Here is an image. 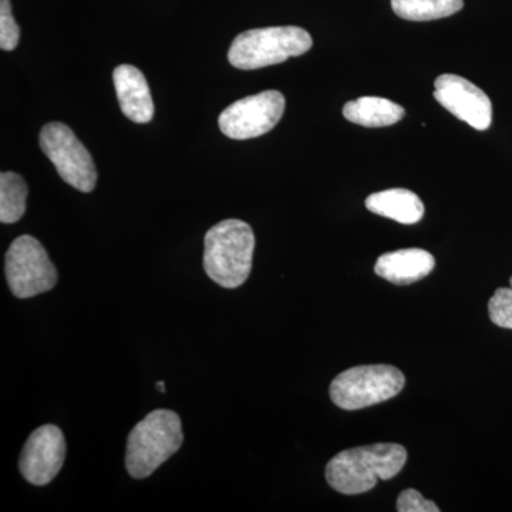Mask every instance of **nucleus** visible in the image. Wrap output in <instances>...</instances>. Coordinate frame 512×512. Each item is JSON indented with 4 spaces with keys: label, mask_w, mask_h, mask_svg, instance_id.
Here are the masks:
<instances>
[{
    "label": "nucleus",
    "mask_w": 512,
    "mask_h": 512,
    "mask_svg": "<svg viewBox=\"0 0 512 512\" xmlns=\"http://www.w3.org/2000/svg\"><path fill=\"white\" fill-rule=\"evenodd\" d=\"M28 185L16 173L0 174V222L15 224L25 215Z\"/></svg>",
    "instance_id": "dca6fc26"
},
{
    "label": "nucleus",
    "mask_w": 512,
    "mask_h": 512,
    "mask_svg": "<svg viewBox=\"0 0 512 512\" xmlns=\"http://www.w3.org/2000/svg\"><path fill=\"white\" fill-rule=\"evenodd\" d=\"M366 208L380 217L406 225L417 224L424 215V204L419 195L404 188H392L369 195Z\"/></svg>",
    "instance_id": "ddd939ff"
},
{
    "label": "nucleus",
    "mask_w": 512,
    "mask_h": 512,
    "mask_svg": "<svg viewBox=\"0 0 512 512\" xmlns=\"http://www.w3.org/2000/svg\"><path fill=\"white\" fill-rule=\"evenodd\" d=\"M343 116L350 123L363 127L393 126L406 116V110L392 100L383 97H360L343 107Z\"/></svg>",
    "instance_id": "4468645a"
},
{
    "label": "nucleus",
    "mask_w": 512,
    "mask_h": 512,
    "mask_svg": "<svg viewBox=\"0 0 512 512\" xmlns=\"http://www.w3.org/2000/svg\"><path fill=\"white\" fill-rule=\"evenodd\" d=\"M436 259L430 252L419 248L400 249L379 256L375 272L394 285H412L431 274Z\"/></svg>",
    "instance_id": "f8f14e48"
},
{
    "label": "nucleus",
    "mask_w": 512,
    "mask_h": 512,
    "mask_svg": "<svg viewBox=\"0 0 512 512\" xmlns=\"http://www.w3.org/2000/svg\"><path fill=\"white\" fill-rule=\"evenodd\" d=\"M113 83L124 116L133 123H150L156 109L143 72L131 64H121L114 69Z\"/></svg>",
    "instance_id": "9b49d317"
},
{
    "label": "nucleus",
    "mask_w": 512,
    "mask_h": 512,
    "mask_svg": "<svg viewBox=\"0 0 512 512\" xmlns=\"http://www.w3.org/2000/svg\"><path fill=\"white\" fill-rule=\"evenodd\" d=\"M183 441L180 416L171 410H154L128 436V474L137 480L150 477L161 464L180 450Z\"/></svg>",
    "instance_id": "7ed1b4c3"
},
{
    "label": "nucleus",
    "mask_w": 512,
    "mask_h": 512,
    "mask_svg": "<svg viewBox=\"0 0 512 512\" xmlns=\"http://www.w3.org/2000/svg\"><path fill=\"white\" fill-rule=\"evenodd\" d=\"M66 458V440L55 424H45L30 434L22 454L19 468L26 481L33 485H46L60 473Z\"/></svg>",
    "instance_id": "9d476101"
},
{
    "label": "nucleus",
    "mask_w": 512,
    "mask_h": 512,
    "mask_svg": "<svg viewBox=\"0 0 512 512\" xmlns=\"http://www.w3.org/2000/svg\"><path fill=\"white\" fill-rule=\"evenodd\" d=\"M404 384L406 377L394 366L352 367L330 384V399L340 409L353 412L393 399L402 392Z\"/></svg>",
    "instance_id": "39448f33"
},
{
    "label": "nucleus",
    "mask_w": 512,
    "mask_h": 512,
    "mask_svg": "<svg viewBox=\"0 0 512 512\" xmlns=\"http://www.w3.org/2000/svg\"><path fill=\"white\" fill-rule=\"evenodd\" d=\"M40 148L55 165L60 178L82 192H92L97 184V170L92 154L63 123H49L40 131Z\"/></svg>",
    "instance_id": "0eeeda50"
},
{
    "label": "nucleus",
    "mask_w": 512,
    "mask_h": 512,
    "mask_svg": "<svg viewBox=\"0 0 512 512\" xmlns=\"http://www.w3.org/2000/svg\"><path fill=\"white\" fill-rule=\"evenodd\" d=\"M255 235L241 220L218 222L204 238V269L215 284L235 289L251 274Z\"/></svg>",
    "instance_id": "f03ea898"
},
{
    "label": "nucleus",
    "mask_w": 512,
    "mask_h": 512,
    "mask_svg": "<svg viewBox=\"0 0 512 512\" xmlns=\"http://www.w3.org/2000/svg\"><path fill=\"white\" fill-rule=\"evenodd\" d=\"M406 461L407 450L400 444L377 443L342 451L329 461L325 476L340 494H365L377 481L396 477Z\"/></svg>",
    "instance_id": "f257e3e1"
},
{
    "label": "nucleus",
    "mask_w": 512,
    "mask_h": 512,
    "mask_svg": "<svg viewBox=\"0 0 512 512\" xmlns=\"http://www.w3.org/2000/svg\"><path fill=\"white\" fill-rule=\"evenodd\" d=\"M285 111L284 94L268 90L245 97L222 111L220 130L232 140H249L269 133Z\"/></svg>",
    "instance_id": "6e6552de"
},
{
    "label": "nucleus",
    "mask_w": 512,
    "mask_h": 512,
    "mask_svg": "<svg viewBox=\"0 0 512 512\" xmlns=\"http://www.w3.org/2000/svg\"><path fill=\"white\" fill-rule=\"evenodd\" d=\"M510 285H511V288H512V276H511V279H510Z\"/></svg>",
    "instance_id": "412c9836"
},
{
    "label": "nucleus",
    "mask_w": 512,
    "mask_h": 512,
    "mask_svg": "<svg viewBox=\"0 0 512 512\" xmlns=\"http://www.w3.org/2000/svg\"><path fill=\"white\" fill-rule=\"evenodd\" d=\"M20 30L13 19L10 0H0V49L12 52L19 45Z\"/></svg>",
    "instance_id": "a211bd4d"
},
{
    "label": "nucleus",
    "mask_w": 512,
    "mask_h": 512,
    "mask_svg": "<svg viewBox=\"0 0 512 512\" xmlns=\"http://www.w3.org/2000/svg\"><path fill=\"white\" fill-rule=\"evenodd\" d=\"M434 87L436 100L458 120L478 131L487 130L491 126L493 104L476 84L456 74H441Z\"/></svg>",
    "instance_id": "1a4fd4ad"
},
{
    "label": "nucleus",
    "mask_w": 512,
    "mask_h": 512,
    "mask_svg": "<svg viewBox=\"0 0 512 512\" xmlns=\"http://www.w3.org/2000/svg\"><path fill=\"white\" fill-rule=\"evenodd\" d=\"M158 389L161 390V393H165V383L164 382H157Z\"/></svg>",
    "instance_id": "aec40b11"
},
{
    "label": "nucleus",
    "mask_w": 512,
    "mask_h": 512,
    "mask_svg": "<svg viewBox=\"0 0 512 512\" xmlns=\"http://www.w3.org/2000/svg\"><path fill=\"white\" fill-rule=\"evenodd\" d=\"M5 274L10 291L19 299L52 291L57 284L55 265L45 247L30 235H22L10 244L5 258Z\"/></svg>",
    "instance_id": "423d86ee"
},
{
    "label": "nucleus",
    "mask_w": 512,
    "mask_h": 512,
    "mask_svg": "<svg viewBox=\"0 0 512 512\" xmlns=\"http://www.w3.org/2000/svg\"><path fill=\"white\" fill-rule=\"evenodd\" d=\"M397 511L399 512H440L433 501L426 500L417 490L409 488L404 490L397 498Z\"/></svg>",
    "instance_id": "6ab92c4d"
},
{
    "label": "nucleus",
    "mask_w": 512,
    "mask_h": 512,
    "mask_svg": "<svg viewBox=\"0 0 512 512\" xmlns=\"http://www.w3.org/2000/svg\"><path fill=\"white\" fill-rule=\"evenodd\" d=\"M312 45L311 35L298 26L252 29L235 37L228 60L235 69H262L305 55Z\"/></svg>",
    "instance_id": "20e7f679"
},
{
    "label": "nucleus",
    "mask_w": 512,
    "mask_h": 512,
    "mask_svg": "<svg viewBox=\"0 0 512 512\" xmlns=\"http://www.w3.org/2000/svg\"><path fill=\"white\" fill-rule=\"evenodd\" d=\"M463 8L464 0H392L393 12L412 22L448 18Z\"/></svg>",
    "instance_id": "2eb2a0df"
},
{
    "label": "nucleus",
    "mask_w": 512,
    "mask_h": 512,
    "mask_svg": "<svg viewBox=\"0 0 512 512\" xmlns=\"http://www.w3.org/2000/svg\"><path fill=\"white\" fill-rule=\"evenodd\" d=\"M488 313L494 325L512 329V288H500L488 302Z\"/></svg>",
    "instance_id": "f3484780"
}]
</instances>
